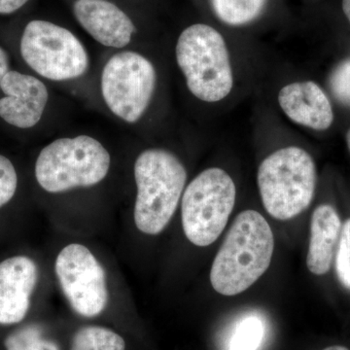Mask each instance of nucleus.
<instances>
[{"mask_svg": "<svg viewBox=\"0 0 350 350\" xmlns=\"http://www.w3.org/2000/svg\"><path fill=\"white\" fill-rule=\"evenodd\" d=\"M273 248V231L264 216L251 209L239 213L211 267L213 289L224 296L243 293L268 271Z\"/></svg>", "mask_w": 350, "mask_h": 350, "instance_id": "f257e3e1", "label": "nucleus"}, {"mask_svg": "<svg viewBox=\"0 0 350 350\" xmlns=\"http://www.w3.org/2000/svg\"><path fill=\"white\" fill-rule=\"evenodd\" d=\"M137 195L135 223L144 234L156 236L169 225L187 180V172L174 154L147 149L135 163Z\"/></svg>", "mask_w": 350, "mask_h": 350, "instance_id": "f03ea898", "label": "nucleus"}, {"mask_svg": "<svg viewBox=\"0 0 350 350\" xmlns=\"http://www.w3.org/2000/svg\"><path fill=\"white\" fill-rule=\"evenodd\" d=\"M257 181L267 213L278 220H290L312 204L317 167L312 157L304 149L285 147L262 161Z\"/></svg>", "mask_w": 350, "mask_h": 350, "instance_id": "7ed1b4c3", "label": "nucleus"}, {"mask_svg": "<svg viewBox=\"0 0 350 350\" xmlns=\"http://www.w3.org/2000/svg\"><path fill=\"white\" fill-rule=\"evenodd\" d=\"M177 64L191 93L206 103H217L231 93L234 76L223 36L211 25L196 24L177 40Z\"/></svg>", "mask_w": 350, "mask_h": 350, "instance_id": "20e7f679", "label": "nucleus"}, {"mask_svg": "<svg viewBox=\"0 0 350 350\" xmlns=\"http://www.w3.org/2000/svg\"><path fill=\"white\" fill-rule=\"evenodd\" d=\"M110 155L88 135L59 138L44 147L36 163L39 185L49 193H63L100 183L110 169Z\"/></svg>", "mask_w": 350, "mask_h": 350, "instance_id": "39448f33", "label": "nucleus"}, {"mask_svg": "<svg viewBox=\"0 0 350 350\" xmlns=\"http://www.w3.org/2000/svg\"><path fill=\"white\" fill-rule=\"evenodd\" d=\"M237 190L228 172L211 167L190 182L181 202L184 234L195 245H211L224 231L236 202Z\"/></svg>", "mask_w": 350, "mask_h": 350, "instance_id": "423d86ee", "label": "nucleus"}, {"mask_svg": "<svg viewBox=\"0 0 350 350\" xmlns=\"http://www.w3.org/2000/svg\"><path fill=\"white\" fill-rule=\"evenodd\" d=\"M21 54L29 68L46 79L80 77L89 66L87 51L72 32L47 21H31L21 39Z\"/></svg>", "mask_w": 350, "mask_h": 350, "instance_id": "0eeeda50", "label": "nucleus"}, {"mask_svg": "<svg viewBox=\"0 0 350 350\" xmlns=\"http://www.w3.org/2000/svg\"><path fill=\"white\" fill-rule=\"evenodd\" d=\"M156 69L139 53L126 51L108 59L101 75V94L113 114L126 123L142 118L156 89Z\"/></svg>", "mask_w": 350, "mask_h": 350, "instance_id": "6e6552de", "label": "nucleus"}, {"mask_svg": "<svg viewBox=\"0 0 350 350\" xmlns=\"http://www.w3.org/2000/svg\"><path fill=\"white\" fill-rule=\"evenodd\" d=\"M55 271L63 293L81 317H98L109 300L107 275L93 253L82 244L71 243L57 255Z\"/></svg>", "mask_w": 350, "mask_h": 350, "instance_id": "1a4fd4ad", "label": "nucleus"}, {"mask_svg": "<svg viewBox=\"0 0 350 350\" xmlns=\"http://www.w3.org/2000/svg\"><path fill=\"white\" fill-rule=\"evenodd\" d=\"M0 117L9 125L31 129L38 124L48 103L47 88L38 78L9 70L0 85Z\"/></svg>", "mask_w": 350, "mask_h": 350, "instance_id": "9d476101", "label": "nucleus"}, {"mask_svg": "<svg viewBox=\"0 0 350 350\" xmlns=\"http://www.w3.org/2000/svg\"><path fill=\"white\" fill-rule=\"evenodd\" d=\"M38 282V268L31 258L14 256L0 262V325L24 320Z\"/></svg>", "mask_w": 350, "mask_h": 350, "instance_id": "9b49d317", "label": "nucleus"}, {"mask_svg": "<svg viewBox=\"0 0 350 350\" xmlns=\"http://www.w3.org/2000/svg\"><path fill=\"white\" fill-rule=\"evenodd\" d=\"M73 11L83 29L103 46L124 48L135 32L129 16L107 0H77Z\"/></svg>", "mask_w": 350, "mask_h": 350, "instance_id": "f8f14e48", "label": "nucleus"}, {"mask_svg": "<svg viewBox=\"0 0 350 350\" xmlns=\"http://www.w3.org/2000/svg\"><path fill=\"white\" fill-rule=\"evenodd\" d=\"M278 103L294 123L317 131L330 128L334 112L326 94L312 81L286 85L278 94Z\"/></svg>", "mask_w": 350, "mask_h": 350, "instance_id": "ddd939ff", "label": "nucleus"}, {"mask_svg": "<svg viewBox=\"0 0 350 350\" xmlns=\"http://www.w3.org/2000/svg\"><path fill=\"white\" fill-rule=\"evenodd\" d=\"M342 228L340 215L330 204H321L313 211L306 257V266L312 275L321 276L330 271Z\"/></svg>", "mask_w": 350, "mask_h": 350, "instance_id": "4468645a", "label": "nucleus"}, {"mask_svg": "<svg viewBox=\"0 0 350 350\" xmlns=\"http://www.w3.org/2000/svg\"><path fill=\"white\" fill-rule=\"evenodd\" d=\"M267 0H211L216 16L230 25H243L256 19Z\"/></svg>", "mask_w": 350, "mask_h": 350, "instance_id": "2eb2a0df", "label": "nucleus"}, {"mask_svg": "<svg viewBox=\"0 0 350 350\" xmlns=\"http://www.w3.org/2000/svg\"><path fill=\"white\" fill-rule=\"evenodd\" d=\"M124 338L110 329L100 326L82 327L76 332L70 350H125Z\"/></svg>", "mask_w": 350, "mask_h": 350, "instance_id": "dca6fc26", "label": "nucleus"}, {"mask_svg": "<svg viewBox=\"0 0 350 350\" xmlns=\"http://www.w3.org/2000/svg\"><path fill=\"white\" fill-rule=\"evenodd\" d=\"M6 350H61L56 342L44 337L38 325H27L11 333L4 340Z\"/></svg>", "mask_w": 350, "mask_h": 350, "instance_id": "f3484780", "label": "nucleus"}, {"mask_svg": "<svg viewBox=\"0 0 350 350\" xmlns=\"http://www.w3.org/2000/svg\"><path fill=\"white\" fill-rule=\"evenodd\" d=\"M264 326L255 317H246L232 334L230 350H257L264 337Z\"/></svg>", "mask_w": 350, "mask_h": 350, "instance_id": "a211bd4d", "label": "nucleus"}, {"mask_svg": "<svg viewBox=\"0 0 350 350\" xmlns=\"http://www.w3.org/2000/svg\"><path fill=\"white\" fill-rule=\"evenodd\" d=\"M335 267L338 282L347 290H350V219L342 225L336 251Z\"/></svg>", "mask_w": 350, "mask_h": 350, "instance_id": "6ab92c4d", "label": "nucleus"}, {"mask_svg": "<svg viewBox=\"0 0 350 350\" xmlns=\"http://www.w3.org/2000/svg\"><path fill=\"white\" fill-rule=\"evenodd\" d=\"M17 186L18 175L13 163L0 155V208L13 199Z\"/></svg>", "mask_w": 350, "mask_h": 350, "instance_id": "aec40b11", "label": "nucleus"}, {"mask_svg": "<svg viewBox=\"0 0 350 350\" xmlns=\"http://www.w3.org/2000/svg\"><path fill=\"white\" fill-rule=\"evenodd\" d=\"M331 88L338 100L350 105V61L342 63L331 76Z\"/></svg>", "mask_w": 350, "mask_h": 350, "instance_id": "412c9836", "label": "nucleus"}, {"mask_svg": "<svg viewBox=\"0 0 350 350\" xmlns=\"http://www.w3.org/2000/svg\"><path fill=\"white\" fill-rule=\"evenodd\" d=\"M29 0H0V14H11L22 8Z\"/></svg>", "mask_w": 350, "mask_h": 350, "instance_id": "4be33fe9", "label": "nucleus"}, {"mask_svg": "<svg viewBox=\"0 0 350 350\" xmlns=\"http://www.w3.org/2000/svg\"><path fill=\"white\" fill-rule=\"evenodd\" d=\"M9 71V59L5 51L0 47V85L2 79Z\"/></svg>", "mask_w": 350, "mask_h": 350, "instance_id": "5701e85b", "label": "nucleus"}, {"mask_svg": "<svg viewBox=\"0 0 350 350\" xmlns=\"http://www.w3.org/2000/svg\"><path fill=\"white\" fill-rule=\"evenodd\" d=\"M342 9L345 16L350 22V0H342Z\"/></svg>", "mask_w": 350, "mask_h": 350, "instance_id": "b1692460", "label": "nucleus"}, {"mask_svg": "<svg viewBox=\"0 0 350 350\" xmlns=\"http://www.w3.org/2000/svg\"><path fill=\"white\" fill-rule=\"evenodd\" d=\"M323 350H349L347 347H342V345H333V347H326Z\"/></svg>", "mask_w": 350, "mask_h": 350, "instance_id": "393cba45", "label": "nucleus"}, {"mask_svg": "<svg viewBox=\"0 0 350 350\" xmlns=\"http://www.w3.org/2000/svg\"><path fill=\"white\" fill-rule=\"evenodd\" d=\"M347 147H349V150L350 152V129H349V131H347Z\"/></svg>", "mask_w": 350, "mask_h": 350, "instance_id": "a878e982", "label": "nucleus"}]
</instances>
